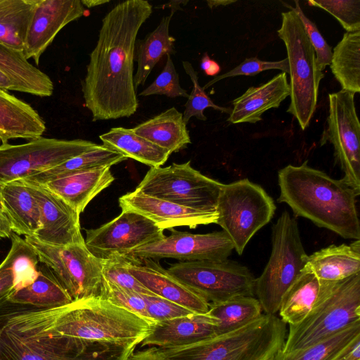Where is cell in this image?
I'll use <instances>...</instances> for the list:
<instances>
[{
	"label": "cell",
	"instance_id": "cell-44",
	"mask_svg": "<svg viewBox=\"0 0 360 360\" xmlns=\"http://www.w3.org/2000/svg\"><path fill=\"white\" fill-rule=\"evenodd\" d=\"M295 8H292L300 18L304 26L306 34L314 50L318 69L322 72L327 65L330 64L332 49L323 37L316 24L304 13L299 1H295Z\"/></svg>",
	"mask_w": 360,
	"mask_h": 360
},
{
	"label": "cell",
	"instance_id": "cell-26",
	"mask_svg": "<svg viewBox=\"0 0 360 360\" xmlns=\"http://www.w3.org/2000/svg\"><path fill=\"white\" fill-rule=\"evenodd\" d=\"M304 269L320 281L334 282L360 273V240L331 245L308 255Z\"/></svg>",
	"mask_w": 360,
	"mask_h": 360
},
{
	"label": "cell",
	"instance_id": "cell-45",
	"mask_svg": "<svg viewBox=\"0 0 360 360\" xmlns=\"http://www.w3.org/2000/svg\"><path fill=\"white\" fill-rule=\"evenodd\" d=\"M268 70H280L286 74H289V65L288 58L278 61H266L258 59L256 57L246 58L240 65L231 70L214 77L207 83L202 89L205 90L213 85L217 82L240 75L254 76Z\"/></svg>",
	"mask_w": 360,
	"mask_h": 360
},
{
	"label": "cell",
	"instance_id": "cell-3",
	"mask_svg": "<svg viewBox=\"0 0 360 360\" xmlns=\"http://www.w3.org/2000/svg\"><path fill=\"white\" fill-rule=\"evenodd\" d=\"M278 202L286 203L296 216L346 239L360 240L356 198L360 192L342 179H335L304 161L278 171Z\"/></svg>",
	"mask_w": 360,
	"mask_h": 360
},
{
	"label": "cell",
	"instance_id": "cell-21",
	"mask_svg": "<svg viewBox=\"0 0 360 360\" xmlns=\"http://www.w3.org/2000/svg\"><path fill=\"white\" fill-rule=\"evenodd\" d=\"M216 326L215 318L208 313L156 322L141 345L170 348L191 345L216 336Z\"/></svg>",
	"mask_w": 360,
	"mask_h": 360
},
{
	"label": "cell",
	"instance_id": "cell-37",
	"mask_svg": "<svg viewBox=\"0 0 360 360\" xmlns=\"http://www.w3.org/2000/svg\"><path fill=\"white\" fill-rule=\"evenodd\" d=\"M360 338V322L307 348L288 353L278 352L270 360H332Z\"/></svg>",
	"mask_w": 360,
	"mask_h": 360
},
{
	"label": "cell",
	"instance_id": "cell-49",
	"mask_svg": "<svg viewBox=\"0 0 360 360\" xmlns=\"http://www.w3.org/2000/svg\"><path fill=\"white\" fill-rule=\"evenodd\" d=\"M126 360H162L156 347L133 352Z\"/></svg>",
	"mask_w": 360,
	"mask_h": 360
},
{
	"label": "cell",
	"instance_id": "cell-2",
	"mask_svg": "<svg viewBox=\"0 0 360 360\" xmlns=\"http://www.w3.org/2000/svg\"><path fill=\"white\" fill-rule=\"evenodd\" d=\"M3 324L21 338L47 349L70 339L136 347L153 325L100 297L13 314Z\"/></svg>",
	"mask_w": 360,
	"mask_h": 360
},
{
	"label": "cell",
	"instance_id": "cell-41",
	"mask_svg": "<svg viewBox=\"0 0 360 360\" xmlns=\"http://www.w3.org/2000/svg\"><path fill=\"white\" fill-rule=\"evenodd\" d=\"M102 275L105 281L117 287L141 295L156 296L129 272L121 255L102 259Z\"/></svg>",
	"mask_w": 360,
	"mask_h": 360
},
{
	"label": "cell",
	"instance_id": "cell-52",
	"mask_svg": "<svg viewBox=\"0 0 360 360\" xmlns=\"http://www.w3.org/2000/svg\"><path fill=\"white\" fill-rule=\"evenodd\" d=\"M0 89L6 91H13V86L11 80L0 72Z\"/></svg>",
	"mask_w": 360,
	"mask_h": 360
},
{
	"label": "cell",
	"instance_id": "cell-6",
	"mask_svg": "<svg viewBox=\"0 0 360 360\" xmlns=\"http://www.w3.org/2000/svg\"><path fill=\"white\" fill-rule=\"evenodd\" d=\"M271 252L260 276L255 279V295L265 314L276 315L283 297L302 272L308 255L298 223L284 210L272 226Z\"/></svg>",
	"mask_w": 360,
	"mask_h": 360
},
{
	"label": "cell",
	"instance_id": "cell-4",
	"mask_svg": "<svg viewBox=\"0 0 360 360\" xmlns=\"http://www.w3.org/2000/svg\"><path fill=\"white\" fill-rule=\"evenodd\" d=\"M286 323L276 315L259 318L226 333L188 345L157 347L162 360H270L282 349Z\"/></svg>",
	"mask_w": 360,
	"mask_h": 360
},
{
	"label": "cell",
	"instance_id": "cell-22",
	"mask_svg": "<svg viewBox=\"0 0 360 360\" xmlns=\"http://www.w3.org/2000/svg\"><path fill=\"white\" fill-rule=\"evenodd\" d=\"M110 167L64 174L41 186L59 196L80 215L89 202L115 180Z\"/></svg>",
	"mask_w": 360,
	"mask_h": 360
},
{
	"label": "cell",
	"instance_id": "cell-39",
	"mask_svg": "<svg viewBox=\"0 0 360 360\" xmlns=\"http://www.w3.org/2000/svg\"><path fill=\"white\" fill-rule=\"evenodd\" d=\"M182 65L186 73L189 76L193 83V89L185 103V110L183 114V120L186 124L192 117L198 120L205 121L206 116L204 115L205 109L212 108L222 112L230 113L231 109L221 107L216 105L205 92L198 82V72L194 70L191 63L188 61H183Z\"/></svg>",
	"mask_w": 360,
	"mask_h": 360
},
{
	"label": "cell",
	"instance_id": "cell-18",
	"mask_svg": "<svg viewBox=\"0 0 360 360\" xmlns=\"http://www.w3.org/2000/svg\"><path fill=\"white\" fill-rule=\"evenodd\" d=\"M125 267L156 296L181 305L196 314H206L210 304L182 284L152 259L121 255Z\"/></svg>",
	"mask_w": 360,
	"mask_h": 360
},
{
	"label": "cell",
	"instance_id": "cell-55",
	"mask_svg": "<svg viewBox=\"0 0 360 360\" xmlns=\"http://www.w3.org/2000/svg\"><path fill=\"white\" fill-rule=\"evenodd\" d=\"M188 1H172L168 4L165 5V7H169L172 8V11H176L177 9H181L179 7V4H186Z\"/></svg>",
	"mask_w": 360,
	"mask_h": 360
},
{
	"label": "cell",
	"instance_id": "cell-14",
	"mask_svg": "<svg viewBox=\"0 0 360 360\" xmlns=\"http://www.w3.org/2000/svg\"><path fill=\"white\" fill-rule=\"evenodd\" d=\"M163 230L146 217L129 210L103 226L86 231L85 245L97 258L126 255L134 248L160 240Z\"/></svg>",
	"mask_w": 360,
	"mask_h": 360
},
{
	"label": "cell",
	"instance_id": "cell-19",
	"mask_svg": "<svg viewBox=\"0 0 360 360\" xmlns=\"http://www.w3.org/2000/svg\"><path fill=\"white\" fill-rule=\"evenodd\" d=\"M135 347L102 343L84 353L60 354L25 340L0 325V360H126Z\"/></svg>",
	"mask_w": 360,
	"mask_h": 360
},
{
	"label": "cell",
	"instance_id": "cell-43",
	"mask_svg": "<svg viewBox=\"0 0 360 360\" xmlns=\"http://www.w3.org/2000/svg\"><path fill=\"white\" fill-rule=\"evenodd\" d=\"M100 297L115 305L127 309L152 323L148 317L146 302L141 294L117 287L103 279Z\"/></svg>",
	"mask_w": 360,
	"mask_h": 360
},
{
	"label": "cell",
	"instance_id": "cell-27",
	"mask_svg": "<svg viewBox=\"0 0 360 360\" xmlns=\"http://www.w3.org/2000/svg\"><path fill=\"white\" fill-rule=\"evenodd\" d=\"M0 72L12 82L13 91L40 97L51 96L53 83L51 78L30 63L22 52L0 44Z\"/></svg>",
	"mask_w": 360,
	"mask_h": 360
},
{
	"label": "cell",
	"instance_id": "cell-32",
	"mask_svg": "<svg viewBox=\"0 0 360 360\" xmlns=\"http://www.w3.org/2000/svg\"><path fill=\"white\" fill-rule=\"evenodd\" d=\"M39 0H0V44L23 53L32 15Z\"/></svg>",
	"mask_w": 360,
	"mask_h": 360
},
{
	"label": "cell",
	"instance_id": "cell-42",
	"mask_svg": "<svg viewBox=\"0 0 360 360\" xmlns=\"http://www.w3.org/2000/svg\"><path fill=\"white\" fill-rule=\"evenodd\" d=\"M152 95H165L170 98H188L189 94L183 89L179 83L177 73L171 55H167V60L161 72L156 79L139 96H148Z\"/></svg>",
	"mask_w": 360,
	"mask_h": 360
},
{
	"label": "cell",
	"instance_id": "cell-51",
	"mask_svg": "<svg viewBox=\"0 0 360 360\" xmlns=\"http://www.w3.org/2000/svg\"><path fill=\"white\" fill-rule=\"evenodd\" d=\"M12 233L11 224L0 207V239L10 238Z\"/></svg>",
	"mask_w": 360,
	"mask_h": 360
},
{
	"label": "cell",
	"instance_id": "cell-23",
	"mask_svg": "<svg viewBox=\"0 0 360 360\" xmlns=\"http://www.w3.org/2000/svg\"><path fill=\"white\" fill-rule=\"evenodd\" d=\"M290 96L287 74L282 72L267 82L252 86L232 102L228 121L231 124H255L262 120V115L271 108H277Z\"/></svg>",
	"mask_w": 360,
	"mask_h": 360
},
{
	"label": "cell",
	"instance_id": "cell-36",
	"mask_svg": "<svg viewBox=\"0 0 360 360\" xmlns=\"http://www.w3.org/2000/svg\"><path fill=\"white\" fill-rule=\"evenodd\" d=\"M262 309L259 300L251 296L236 297L210 303L208 314L217 321V335L236 330L259 318Z\"/></svg>",
	"mask_w": 360,
	"mask_h": 360
},
{
	"label": "cell",
	"instance_id": "cell-9",
	"mask_svg": "<svg viewBox=\"0 0 360 360\" xmlns=\"http://www.w3.org/2000/svg\"><path fill=\"white\" fill-rule=\"evenodd\" d=\"M222 185L193 168L188 161L150 167L135 191L191 209L215 212Z\"/></svg>",
	"mask_w": 360,
	"mask_h": 360
},
{
	"label": "cell",
	"instance_id": "cell-5",
	"mask_svg": "<svg viewBox=\"0 0 360 360\" xmlns=\"http://www.w3.org/2000/svg\"><path fill=\"white\" fill-rule=\"evenodd\" d=\"M360 322V273L334 282L320 281L319 295L306 317L289 325L282 352L302 349Z\"/></svg>",
	"mask_w": 360,
	"mask_h": 360
},
{
	"label": "cell",
	"instance_id": "cell-47",
	"mask_svg": "<svg viewBox=\"0 0 360 360\" xmlns=\"http://www.w3.org/2000/svg\"><path fill=\"white\" fill-rule=\"evenodd\" d=\"M15 288V276L13 268L12 257L8 252L0 264V306L7 302L9 295Z\"/></svg>",
	"mask_w": 360,
	"mask_h": 360
},
{
	"label": "cell",
	"instance_id": "cell-20",
	"mask_svg": "<svg viewBox=\"0 0 360 360\" xmlns=\"http://www.w3.org/2000/svg\"><path fill=\"white\" fill-rule=\"evenodd\" d=\"M122 210L140 214L155 223L160 229H172L175 226H188L216 224L217 214L181 206L172 202L149 196L136 191L119 198Z\"/></svg>",
	"mask_w": 360,
	"mask_h": 360
},
{
	"label": "cell",
	"instance_id": "cell-33",
	"mask_svg": "<svg viewBox=\"0 0 360 360\" xmlns=\"http://www.w3.org/2000/svg\"><path fill=\"white\" fill-rule=\"evenodd\" d=\"M330 65L342 90L360 92V31L344 34L332 51Z\"/></svg>",
	"mask_w": 360,
	"mask_h": 360
},
{
	"label": "cell",
	"instance_id": "cell-17",
	"mask_svg": "<svg viewBox=\"0 0 360 360\" xmlns=\"http://www.w3.org/2000/svg\"><path fill=\"white\" fill-rule=\"evenodd\" d=\"M84 12L80 0H39L25 39V57L39 65L41 55L58 33Z\"/></svg>",
	"mask_w": 360,
	"mask_h": 360
},
{
	"label": "cell",
	"instance_id": "cell-13",
	"mask_svg": "<svg viewBox=\"0 0 360 360\" xmlns=\"http://www.w3.org/2000/svg\"><path fill=\"white\" fill-rule=\"evenodd\" d=\"M328 103L327 129L321 144L332 143L335 160L344 173L342 179L360 192V123L354 94L345 90L329 94Z\"/></svg>",
	"mask_w": 360,
	"mask_h": 360
},
{
	"label": "cell",
	"instance_id": "cell-12",
	"mask_svg": "<svg viewBox=\"0 0 360 360\" xmlns=\"http://www.w3.org/2000/svg\"><path fill=\"white\" fill-rule=\"evenodd\" d=\"M100 145L83 139L41 136L22 144L0 145V184L27 179Z\"/></svg>",
	"mask_w": 360,
	"mask_h": 360
},
{
	"label": "cell",
	"instance_id": "cell-31",
	"mask_svg": "<svg viewBox=\"0 0 360 360\" xmlns=\"http://www.w3.org/2000/svg\"><path fill=\"white\" fill-rule=\"evenodd\" d=\"M102 145L150 167H161L169 155L167 150L136 134L132 129L113 127L99 136Z\"/></svg>",
	"mask_w": 360,
	"mask_h": 360
},
{
	"label": "cell",
	"instance_id": "cell-25",
	"mask_svg": "<svg viewBox=\"0 0 360 360\" xmlns=\"http://www.w3.org/2000/svg\"><path fill=\"white\" fill-rule=\"evenodd\" d=\"M46 124L30 104L0 89V141L32 140L42 136Z\"/></svg>",
	"mask_w": 360,
	"mask_h": 360
},
{
	"label": "cell",
	"instance_id": "cell-53",
	"mask_svg": "<svg viewBox=\"0 0 360 360\" xmlns=\"http://www.w3.org/2000/svg\"><path fill=\"white\" fill-rule=\"evenodd\" d=\"M82 4L87 8H92L101 6L110 2L109 0H80Z\"/></svg>",
	"mask_w": 360,
	"mask_h": 360
},
{
	"label": "cell",
	"instance_id": "cell-7",
	"mask_svg": "<svg viewBox=\"0 0 360 360\" xmlns=\"http://www.w3.org/2000/svg\"><path fill=\"white\" fill-rule=\"evenodd\" d=\"M281 16V26L277 32L285 44L289 65L290 103L287 112L292 115L304 130L315 112L324 75L318 69L314 50L298 15L290 8Z\"/></svg>",
	"mask_w": 360,
	"mask_h": 360
},
{
	"label": "cell",
	"instance_id": "cell-30",
	"mask_svg": "<svg viewBox=\"0 0 360 360\" xmlns=\"http://www.w3.org/2000/svg\"><path fill=\"white\" fill-rule=\"evenodd\" d=\"M174 11L164 16L158 27L148 33L143 39L136 41L134 61L138 64L134 76L136 89L143 85L155 65L165 55L175 53V39L169 34V23Z\"/></svg>",
	"mask_w": 360,
	"mask_h": 360
},
{
	"label": "cell",
	"instance_id": "cell-8",
	"mask_svg": "<svg viewBox=\"0 0 360 360\" xmlns=\"http://www.w3.org/2000/svg\"><path fill=\"white\" fill-rule=\"evenodd\" d=\"M276 207L260 186L243 179L222 185L217 202V223L242 255L252 237L273 218Z\"/></svg>",
	"mask_w": 360,
	"mask_h": 360
},
{
	"label": "cell",
	"instance_id": "cell-40",
	"mask_svg": "<svg viewBox=\"0 0 360 360\" xmlns=\"http://www.w3.org/2000/svg\"><path fill=\"white\" fill-rule=\"evenodd\" d=\"M307 3L331 14L347 32L360 31L359 0H309Z\"/></svg>",
	"mask_w": 360,
	"mask_h": 360
},
{
	"label": "cell",
	"instance_id": "cell-10",
	"mask_svg": "<svg viewBox=\"0 0 360 360\" xmlns=\"http://www.w3.org/2000/svg\"><path fill=\"white\" fill-rule=\"evenodd\" d=\"M167 271L207 302L255 295V278L249 269L229 259L179 262Z\"/></svg>",
	"mask_w": 360,
	"mask_h": 360
},
{
	"label": "cell",
	"instance_id": "cell-38",
	"mask_svg": "<svg viewBox=\"0 0 360 360\" xmlns=\"http://www.w3.org/2000/svg\"><path fill=\"white\" fill-rule=\"evenodd\" d=\"M13 268L15 276V290L30 284L37 276L39 259L38 255L25 239L13 232L11 237Z\"/></svg>",
	"mask_w": 360,
	"mask_h": 360
},
{
	"label": "cell",
	"instance_id": "cell-46",
	"mask_svg": "<svg viewBox=\"0 0 360 360\" xmlns=\"http://www.w3.org/2000/svg\"><path fill=\"white\" fill-rule=\"evenodd\" d=\"M141 295L146 302L148 317L153 324L156 322L196 314L181 305L160 297Z\"/></svg>",
	"mask_w": 360,
	"mask_h": 360
},
{
	"label": "cell",
	"instance_id": "cell-48",
	"mask_svg": "<svg viewBox=\"0 0 360 360\" xmlns=\"http://www.w3.org/2000/svg\"><path fill=\"white\" fill-rule=\"evenodd\" d=\"M332 360H360V338L356 340Z\"/></svg>",
	"mask_w": 360,
	"mask_h": 360
},
{
	"label": "cell",
	"instance_id": "cell-34",
	"mask_svg": "<svg viewBox=\"0 0 360 360\" xmlns=\"http://www.w3.org/2000/svg\"><path fill=\"white\" fill-rule=\"evenodd\" d=\"M319 289V278L304 268L283 297L278 310L280 319L288 325L300 323L311 309Z\"/></svg>",
	"mask_w": 360,
	"mask_h": 360
},
{
	"label": "cell",
	"instance_id": "cell-11",
	"mask_svg": "<svg viewBox=\"0 0 360 360\" xmlns=\"http://www.w3.org/2000/svg\"><path fill=\"white\" fill-rule=\"evenodd\" d=\"M36 251L39 262L53 271L73 302L100 297L103 283L102 259L84 244L53 246L25 236Z\"/></svg>",
	"mask_w": 360,
	"mask_h": 360
},
{
	"label": "cell",
	"instance_id": "cell-35",
	"mask_svg": "<svg viewBox=\"0 0 360 360\" xmlns=\"http://www.w3.org/2000/svg\"><path fill=\"white\" fill-rule=\"evenodd\" d=\"M128 158L118 152L100 145L50 169L22 179L35 184H43L58 176L87 169L111 167Z\"/></svg>",
	"mask_w": 360,
	"mask_h": 360
},
{
	"label": "cell",
	"instance_id": "cell-16",
	"mask_svg": "<svg viewBox=\"0 0 360 360\" xmlns=\"http://www.w3.org/2000/svg\"><path fill=\"white\" fill-rule=\"evenodd\" d=\"M24 181L37 199L40 210L41 227L34 237L53 246L84 244L79 214L45 187Z\"/></svg>",
	"mask_w": 360,
	"mask_h": 360
},
{
	"label": "cell",
	"instance_id": "cell-1",
	"mask_svg": "<svg viewBox=\"0 0 360 360\" xmlns=\"http://www.w3.org/2000/svg\"><path fill=\"white\" fill-rule=\"evenodd\" d=\"M146 0H127L103 18L98 38L89 55L82 82L85 106L93 121L129 117L138 107L134 63L138 32L150 16Z\"/></svg>",
	"mask_w": 360,
	"mask_h": 360
},
{
	"label": "cell",
	"instance_id": "cell-54",
	"mask_svg": "<svg viewBox=\"0 0 360 360\" xmlns=\"http://www.w3.org/2000/svg\"><path fill=\"white\" fill-rule=\"evenodd\" d=\"M236 1L229 0H209L207 1V4L210 8H213L219 6H227L235 3Z\"/></svg>",
	"mask_w": 360,
	"mask_h": 360
},
{
	"label": "cell",
	"instance_id": "cell-50",
	"mask_svg": "<svg viewBox=\"0 0 360 360\" xmlns=\"http://www.w3.org/2000/svg\"><path fill=\"white\" fill-rule=\"evenodd\" d=\"M200 68L207 75L214 76L220 72V66L212 60L207 53H205L202 57Z\"/></svg>",
	"mask_w": 360,
	"mask_h": 360
},
{
	"label": "cell",
	"instance_id": "cell-15",
	"mask_svg": "<svg viewBox=\"0 0 360 360\" xmlns=\"http://www.w3.org/2000/svg\"><path fill=\"white\" fill-rule=\"evenodd\" d=\"M171 231L169 236L134 248L126 255L152 259L172 258L181 262L222 261L234 250L231 238L223 230L207 233Z\"/></svg>",
	"mask_w": 360,
	"mask_h": 360
},
{
	"label": "cell",
	"instance_id": "cell-29",
	"mask_svg": "<svg viewBox=\"0 0 360 360\" xmlns=\"http://www.w3.org/2000/svg\"><path fill=\"white\" fill-rule=\"evenodd\" d=\"M37 271V276L34 281L13 291L7 302L39 309L60 307L73 302L51 269L39 262Z\"/></svg>",
	"mask_w": 360,
	"mask_h": 360
},
{
	"label": "cell",
	"instance_id": "cell-24",
	"mask_svg": "<svg viewBox=\"0 0 360 360\" xmlns=\"http://www.w3.org/2000/svg\"><path fill=\"white\" fill-rule=\"evenodd\" d=\"M0 207L18 236H34L40 229L37 200L23 180L0 184Z\"/></svg>",
	"mask_w": 360,
	"mask_h": 360
},
{
	"label": "cell",
	"instance_id": "cell-28",
	"mask_svg": "<svg viewBox=\"0 0 360 360\" xmlns=\"http://www.w3.org/2000/svg\"><path fill=\"white\" fill-rule=\"evenodd\" d=\"M132 131L170 154L191 143L183 114L174 107L139 124Z\"/></svg>",
	"mask_w": 360,
	"mask_h": 360
}]
</instances>
